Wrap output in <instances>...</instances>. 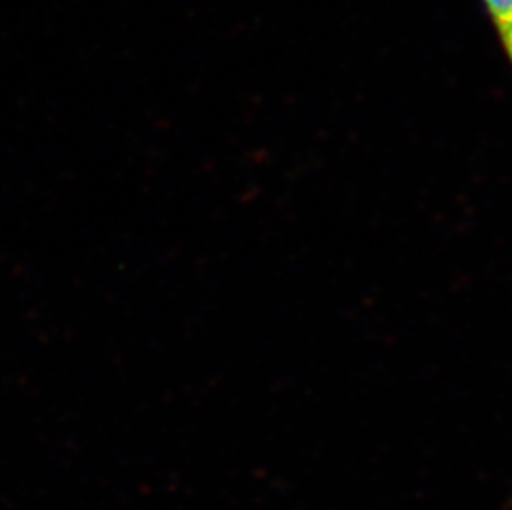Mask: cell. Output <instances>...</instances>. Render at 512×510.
Wrapping results in <instances>:
<instances>
[{"label":"cell","mask_w":512,"mask_h":510,"mask_svg":"<svg viewBox=\"0 0 512 510\" xmlns=\"http://www.w3.org/2000/svg\"><path fill=\"white\" fill-rule=\"evenodd\" d=\"M494 29L499 30L512 22V0H479Z\"/></svg>","instance_id":"cell-1"},{"label":"cell","mask_w":512,"mask_h":510,"mask_svg":"<svg viewBox=\"0 0 512 510\" xmlns=\"http://www.w3.org/2000/svg\"><path fill=\"white\" fill-rule=\"evenodd\" d=\"M496 32H498L499 35V42L503 45L504 53H506V57H508L512 65V22H509L508 25H504V27L496 30Z\"/></svg>","instance_id":"cell-2"}]
</instances>
